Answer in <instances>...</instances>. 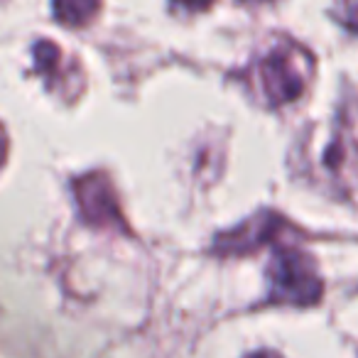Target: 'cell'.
<instances>
[{"mask_svg": "<svg viewBox=\"0 0 358 358\" xmlns=\"http://www.w3.org/2000/svg\"><path fill=\"white\" fill-rule=\"evenodd\" d=\"M35 66L42 76L47 79L50 89L55 86V79L62 81V91H66V69H64V55L52 42H37L35 45Z\"/></svg>", "mask_w": 358, "mask_h": 358, "instance_id": "5", "label": "cell"}, {"mask_svg": "<svg viewBox=\"0 0 358 358\" xmlns=\"http://www.w3.org/2000/svg\"><path fill=\"white\" fill-rule=\"evenodd\" d=\"M6 152H8V138H6V133H3V128H0V167L6 162Z\"/></svg>", "mask_w": 358, "mask_h": 358, "instance_id": "9", "label": "cell"}, {"mask_svg": "<svg viewBox=\"0 0 358 358\" xmlns=\"http://www.w3.org/2000/svg\"><path fill=\"white\" fill-rule=\"evenodd\" d=\"M55 17L66 27L89 25L101 10V0H55Z\"/></svg>", "mask_w": 358, "mask_h": 358, "instance_id": "6", "label": "cell"}, {"mask_svg": "<svg viewBox=\"0 0 358 358\" xmlns=\"http://www.w3.org/2000/svg\"><path fill=\"white\" fill-rule=\"evenodd\" d=\"M341 22L358 35V0H341Z\"/></svg>", "mask_w": 358, "mask_h": 358, "instance_id": "7", "label": "cell"}, {"mask_svg": "<svg viewBox=\"0 0 358 358\" xmlns=\"http://www.w3.org/2000/svg\"><path fill=\"white\" fill-rule=\"evenodd\" d=\"M270 299L280 304L309 307L322 297V278L317 265L304 250L292 245H280L268 265Z\"/></svg>", "mask_w": 358, "mask_h": 358, "instance_id": "2", "label": "cell"}, {"mask_svg": "<svg viewBox=\"0 0 358 358\" xmlns=\"http://www.w3.org/2000/svg\"><path fill=\"white\" fill-rule=\"evenodd\" d=\"M245 358H282L280 353H275V351H255V353H250V356H245Z\"/></svg>", "mask_w": 358, "mask_h": 358, "instance_id": "10", "label": "cell"}, {"mask_svg": "<svg viewBox=\"0 0 358 358\" xmlns=\"http://www.w3.org/2000/svg\"><path fill=\"white\" fill-rule=\"evenodd\" d=\"M172 3L179 8H185V10H189V13H201V10H209L214 0H172Z\"/></svg>", "mask_w": 358, "mask_h": 358, "instance_id": "8", "label": "cell"}, {"mask_svg": "<svg viewBox=\"0 0 358 358\" xmlns=\"http://www.w3.org/2000/svg\"><path fill=\"white\" fill-rule=\"evenodd\" d=\"M312 69V55L302 45L285 40L280 45H275L263 59L255 62V91L268 106L292 103L307 89Z\"/></svg>", "mask_w": 358, "mask_h": 358, "instance_id": "1", "label": "cell"}, {"mask_svg": "<svg viewBox=\"0 0 358 358\" xmlns=\"http://www.w3.org/2000/svg\"><path fill=\"white\" fill-rule=\"evenodd\" d=\"M282 226L285 221L280 216L265 211V214H258L250 221H245L241 229L226 234L224 238L216 241V245L221 250H229V253H248V250L265 245L268 241H278Z\"/></svg>", "mask_w": 358, "mask_h": 358, "instance_id": "4", "label": "cell"}, {"mask_svg": "<svg viewBox=\"0 0 358 358\" xmlns=\"http://www.w3.org/2000/svg\"><path fill=\"white\" fill-rule=\"evenodd\" d=\"M74 196H76V204H79L81 219L86 224L96 226V229L128 231L123 211H120L118 204V196H115V189L103 172H91L84 174L81 179H76Z\"/></svg>", "mask_w": 358, "mask_h": 358, "instance_id": "3", "label": "cell"}, {"mask_svg": "<svg viewBox=\"0 0 358 358\" xmlns=\"http://www.w3.org/2000/svg\"><path fill=\"white\" fill-rule=\"evenodd\" d=\"M258 3H265V0H258Z\"/></svg>", "mask_w": 358, "mask_h": 358, "instance_id": "11", "label": "cell"}]
</instances>
